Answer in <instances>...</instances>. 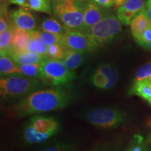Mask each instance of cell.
Returning <instances> with one entry per match:
<instances>
[{
    "instance_id": "f546056e",
    "label": "cell",
    "mask_w": 151,
    "mask_h": 151,
    "mask_svg": "<svg viewBox=\"0 0 151 151\" xmlns=\"http://www.w3.org/2000/svg\"><path fill=\"white\" fill-rule=\"evenodd\" d=\"M90 151H118V148L114 144L104 143L96 146Z\"/></svg>"
},
{
    "instance_id": "8d00e7d4",
    "label": "cell",
    "mask_w": 151,
    "mask_h": 151,
    "mask_svg": "<svg viewBox=\"0 0 151 151\" xmlns=\"http://www.w3.org/2000/svg\"><path fill=\"white\" fill-rule=\"evenodd\" d=\"M52 1H75V0H52Z\"/></svg>"
},
{
    "instance_id": "30bf717a",
    "label": "cell",
    "mask_w": 151,
    "mask_h": 151,
    "mask_svg": "<svg viewBox=\"0 0 151 151\" xmlns=\"http://www.w3.org/2000/svg\"><path fill=\"white\" fill-rule=\"evenodd\" d=\"M11 18L16 27L27 32L37 30V20L31 13L24 9L13 10L10 13Z\"/></svg>"
},
{
    "instance_id": "2e32d148",
    "label": "cell",
    "mask_w": 151,
    "mask_h": 151,
    "mask_svg": "<svg viewBox=\"0 0 151 151\" xmlns=\"http://www.w3.org/2000/svg\"><path fill=\"white\" fill-rule=\"evenodd\" d=\"M0 73L1 77L13 75L24 76L10 55H2L0 58Z\"/></svg>"
},
{
    "instance_id": "ac0fdd59",
    "label": "cell",
    "mask_w": 151,
    "mask_h": 151,
    "mask_svg": "<svg viewBox=\"0 0 151 151\" xmlns=\"http://www.w3.org/2000/svg\"><path fill=\"white\" fill-rule=\"evenodd\" d=\"M27 50L48 57V46L41 41L40 31L35 30L30 32V40L28 43Z\"/></svg>"
},
{
    "instance_id": "d4e9b609",
    "label": "cell",
    "mask_w": 151,
    "mask_h": 151,
    "mask_svg": "<svg viewBox=\"0 0 151 151\" xmlns=\"http://www.w3.org/2000/svg\"><path fill=\"white\" fill-rule=\"evenodd\" d=\"M22 74L25 76L41 79L40 63L39 64H25L18 65Z\"/></svg>"
},
{
    "instance_id": "8fae6325",
    "label": "cell",
    "mask_w": 151,
    "mask_h": 151,
    "mask_svg": "<svg viewBox=\"0 0 151 151\" xmlns=\"http://www.w3.org/2000/svg\"><path fill=\"white\" fill-rule=\"evenodd\" d=\"M104 9L93 1L86 4L84 10L86 30L90 29L99 22L109 14L108 11H106Z\"/></svg>"
},
{
    "instance_id": "5b68a950",
    "label": "cell",
    "mask_w": 151,
    "mask_h": 151,
    "mask_svg": "<svg viewBox=\"0 0 151 151\" xmlns=\"http://www.w3.org/2000/svg\"><path fill=\"white\" fill-rule=\"evenodd\" d=\"M52 11L66 29L71 31H86L84 10L86 4L81 0L56 1H52Z\"/></svg>"
},
{
    "instance_id": "ffe728a7",
    "label": "cell",
    "mask_w": 151,
    "mask_h": 151,
    "mask_svg": "<svg viewBox=\"0 0 151 151\" xmlns=\"http://www.w3.org/2000/svg\"><path fill=\"white\" fill-rule=\"evenodd\" d=\"M41 30L62 35L67 31L65 26L62 25L58 20L53 18L43 19L41 23Z\"/></svg>"
},
{
    "instance_id": "4fadbf2b",
    "label": "cell",
    "mask_w": 151,
    "mask_h": 151,
    "mask_svg": "<svg viewBox=\"0 0 151 151\" xmlns=\"http://www.w3.org/2000/svg\"><path fill=\"white\" fill-rule=\"evenodd\" d=\"M129 95H136L146 100L151 106V77L134 81L129 90Z\"/></svg>"
},
{
    "instance_id": "f1b7e54d",
    "label": "cell",
    "mask_w": 151,
    "mask_h": 151,
    "mask_svg": "<svg viewBox=\"0 0 151 151\" xmlns=\"http://www.w3.org/2000/svg\"><path fill=\"white\" fill-rule=\"evenodd\" d=\"M151 77V62L141 66L137 71L134 81H139Z\"/></svg>"
},
{
    "instance_id": "d6986e66",
    "label": "cell",
    "mask_w": 151,
    "mask_h": 151,
    "mask_svg": "<svg viewBox=\"0 0 151 151\" xmlns=\"http://www.w3.org/2000/svg\"><path fill=\"white\" fill-rule=\"evenodd\" d=\"M95 71L102 73L108 79L105 90L110 89L116 84L118 80V71L115 65L110 63L103 64L99 66Z\"/></svg>"
},
{
    "instance_id": "4dcf8cb0",
    "label": "cell",
    "mask_w": 151,
    "mask_h": 151,
    "mask_svg": "<svg viewBox=\"0 0 151 151\" xmlns=\"http://www.w3.org/2000/svg\"><path fill=\"white\" fill-rule=\"evenodd\" d=\"M91 1L105 9L110 8L114 4L113 0H91Z\"/></svg>"
},
{
    "instance_id": "cb8c5ba5",
    "label": "cell",
    "mask_w": 151,
    "mask_h": 151,
    "mask_svg": "<svg viewBox=\"0 0 151 151\" xmlns=\"http://www.w3.org/2000/svg\"><path fill=\"white\" fill-rule=\"evenodd\" d=\"M148 144L140 134H135L132 138L125 151H149Z\"/></svg>"
},
{
    "instance_id": "7c38bea8",
    "label": "cell",
    "mask_w": 151,
    "mask_h": 151,
    "mask_svg": "<svg viewBox=\"0 0 151 151\" xmlns=\"http://www.w3.org/2000/svg\"><path fill=\"white\" fill-rule=\"evenodd\" d=\"M130 25L132 35L134 40L137 41L151 25V21L147 16L146 9L133 18Z\"/></svg>"
},
{
    "instance_id": "8992f818",
    "label": "cell",
    "mask_w": 151,
    "mask_h": 151,
    "mask_svg": "<svg viewBox=\"0 0 151 151\" xmlns=\"http://www.w3.org/2000/svg\"><path fill=\"white\" fill-rule=\"evenodd\" d=\"M40 80L46 86H49L69 84L76 77L74 71L69 70L61 60L48 57L40 63Z\"/></svg>"
},
{
    "instance_id": "9c48e42d",
    "label": "cell",
    "mask_w": 151,
    "mask_h": 151,
    "mask_svg": "<svg viewBox=\"0 0 151 151\" xmlns=\"http://www.w3.org/2000/svg\"><path fill=\"white\" fill-rule=\"evenodd\" d=\"M146 0H125L118 8L117 17L124 24H130L133 18L146 9Z\"/></svg>"
},
{
    "instance_id": "1f68e13d",
    "label": "cell",
    "mask_w": 151,
    "mask_h": 151,
    "mask_svg": "<svg viewBox=\"0 0 151 151\" xmlns=\"http://www.w3.org/2000/svg\"><path fill=\"white\" fill-rule=\"evenodd\" d=\"M146 11L147 16L151 21V0H147L146 5Z\"/></svg>"
},
{
    "instance_id": "83f0119b",
    "label": "cell",
    "mask_w": 151,
    "mask_h": 151,
    "mask_svg": "<svg viewBox=\"0 0 151 151\" xmlns=\"http://www.w3.org/2000/svg\"><path fill=\"white\" fill-rule=\"evenodd\" d=\"M90 80H91L92 84L94 87L102 90L106 89V86L108 83V79L104 75L96 71L92 75Z\"/></svg>"
},
{
    "instance_id": "74e56055",
    "label": "cell",
    "mask_w": 151,
    "mask_h": 151,
    "mask_svg": "<svg viewBox=\"0 0 151 151\" xmlns=\"http://www.w3.org/2000/svg\"><path fill=\"white\" fill-rule=\"evenodd\" d=\"M150 151H151V150H150Z\"/></svg>"
},
{
    "instance_id": "5bb4252c",
    "label": "cell",
    "mask_w": 151,
    "mask_h": 151,
    "mask_svg": "<svg viewBox=\"0 0 151 151\" xmlns=\"http://www.w3.org/2000/svg\"><path fill=\"white\" fill-rule=\"evenodd\" d=\"M10 55L17 65H25V64H39L47 58L37 52L30 51H13Z\"/></svg>"
},
{
    "instance_id": "e575fe53",
    "label": "cell",
    "mask_w": 151,
    "mask_h": 151,
    "mask_svg": "<svg viewBox=\"0 0 151 151\" xmlns=\"http://www.w3.org/2000/svg\"><path fill=\"white\" fill-rule=\"evenodd\" d=\"M9 0H1V6H7Z\"/></svg>"
},
{
    "instance_id": "484cf974",
    "label": "cell",
    "mask_w": 151,
    "mask_h": 151,
    "mask_svg": "<svg viewBox=\"0 0 151 151\" xmlns=\"http://www.w3.org/2000/svg\"><path fill=\"white\" fill-rule=\"evenodd\" d=\"M62 37V35H57V34L50 33L40 30V38L41 41L47 46H52V45L57 44V43L61 44Z\"/></svg>"
},
{
    "instance_id": "4316f807",
    "label": "cell",
    "mask_w": 151,
    "mask_h": 151,
    "mask_svg": "<svg viewBox=\"0 0 151 151\" xmlns=\"http://www.w3.org/2000/svg\"><path fill=\"white\" fill-rule=\"evenodd\" d=\"M66 49L60 43L48 46V57L55 60H62L65 53Z\"/></svg>"
},
{
    "instance_id": "d6a6232c",
    "label": "cell",
    "mask_w": 151,
    "mask_h": 151,
    "mask_svg": "<svg viewBox=\"0 0 151 151\" xmlns=\"http://www.w3.org/2000/svg\"><path fill=\"white\" fill-rule=\"evenodd\" d=\"M27 1L28 0H9V2L18 6H24L25 5V4L27 2Z\"/></svg>"
},
{
    "instance_id": "3957f363",
    "label": "cell",
    "mask_w": 151,
    "mask_h": 151,
    "mask_svg": "<svg viewBox=\"0 0 151 151\" xmlns=\"http://www.w3.org/2000/svg\"><path fill=\"white\" fill-rule=\"evenodd\" d=\"M59 130L60 123L55 118L37 114L26 122L22 139L25 144H38L48 141Z\"/></svg>"
},
{
    "instance_id": "603a6c76",
    "label": "cell",
    "mask_w": 151,
    "mask_h": 151,
    "mask_svg": "<svg viewBox=\"0 0 151 151\" xmlns=\"http://www.w3.org/2000/svg\"><path fill=\"white\" fill-rule=\"evenodd\" d=\"M37 151H78V146L71 141H59Z\"/></svg>"
},
{
    "instance_id": "7a4b0ae2",
    "label": "cell",
    "mask_w": 151,
    "mask_h": 151,
    "mask_svg": "<svg viewBox=\"0 0 151 151\" xmlns=\"http://www.w3.org/2000/svg\"><path fill=\"white\" fill-rule=\"evenodd\" d=\"M122 22L111 13L84 32L90 39V52L103 48L120 39L122 34Z\"/></svg>"
},
{
    "instance_id": "277c9868",
    "label": "cell",
    "mask_w": 151,
    "mask_h": 151,
    "mask_svg": "<svg viewBox=\"0 0 151 151\" xmlns=\"http://www.w3.org/2000/svg\"><path fill=\"white\" fill-rule=\"evenodd\" d=\"M45 86L38 78L25 76H9L1 78L0 93L1 98L6 100L22 99L44 88Z\"/></svg>"
},
{
    "instance_id": "44dd1931",
    "label": "cell",
    "mask_w": 151,
    "mask_h": 151,
    "mask_svg": "<svg viewBox=\"0 0 151 151\" xmlns=\"http://www.w3.org/2000/svg\"><path fill=\"white\" fill-rule=\"evenodd\" d=\"M16 26L14 25L8 29L3 32L0 35V53L2 55H10L13 50L12 37L14 29Z\"/></svg>"
},
{
    "instance_id": "7402d4cb",
    "label": "cell",
    "mask_w": 151,
    "mask_h": 151,
    "mask_svg": "<svg viewBox=\"0 0 151 151\" xmlns=\"http://www.w3.org/2000/svg\"><path fill=\"white\" fill-rule=\"evenodd\" d=\"M24 6L32 11L52 14L51 4L50 0H28Z\"/></svg>"
},
{
    "instance_id": "ba28073f",
    "label": "cell",
    "mask_w": 151,
    "mask_h": 151,
    "mask_svg": "<svg viewBox=\"0 0 151 151\" xmlns=\"http://www.w3.org/2000/svg\"><path fill=\"white\" fill-rule=\"evenodd\" d=\"M61 44L66 49L81 52H90V43L88 36L84 32L67 30L62 35Z\"/></svg>"
},
{
    "instance_id": "52a82bcc",
    "label": "cell",
    "mask_w": 151,
    "mask_h": 151,
    "mask_svg": "<svg viewBox=\"0 0 151 151\" xmlns=\"http://www.w3.org/2000/svg\"><path fill=\"white\" fill-rule=\"evenodd\" d=\"M84 118L89 123L102 129H115L127 120L123 111L117 108L98 107L86 111Z\"/></svg>"
},
{
    "instance_id": "e0dca14e",
    "label": "cell",
    "mask_w": 151,
    "mask_h": 151,
    "mask_svg": "<svg viewBox=\"0 0 151 151\" xmlns=\"http://www.w3.org/2000/svg\"><path fill=\"white\" fill-rule=\"evenodd\" d=\"M84 60V52L67 49L64 55L63 59L61 60L69 70L74 71L83 63Z\"/></svg>"
},
{
    "instance_id": "d590c367",
    "label": "cell",
    "mask_w": 151,
    "mask_h": 151,
    "mask_svg": "<svg viewBox=\"0 0 151 151\" xmlns=\"http://www.w3.org/2000/svg\"><path fill=\"white\" fill-rule=\"evenodd\" d=\"M150 133L148 134V137H147V139H146V142L148 143H151V122H150Z\"/></svg>"
},
{
    "instance_id": "836d02e7",
    "label": "cell",
    "mask_w": 151,
    "mask_h": 151,
    "mask_svg": "<svg viewBox=\"0 0 151 151\" xmlns=\"http://www.w3.org/2000/svg\"><path fill=\"white\" fill-rule=\"evenodd\" d=\"M124 1H125V0H113V3H114L115 6L116 8H119L120 6H121L124 3Z\"/></svg>"
},
{
    "instance_id": "9a60e30c",
    "label": "cell",
    "mask_w": 151,
    "mask_h": 151,
    "mask_svg": "<svg viewBox=\"0 0 151 151\" xmlns=\"http://www.w3.org/2000/svg\"><path fill=\"white\" fill-rule=\"evenodd\" d=\"M30 40V32L15 27L12 37L13 51H26Z\"/></svg>"
},
{
    "instance_id": "6da1fadb",
    "label": "cell",
    "mask_w": 151,
    "mask_h": 151,
    "mask_svg": "<svg viewBox=\"0 0 151 151\" xmlns=\"http://www.w3.org/2000/svg\"><path fill=\"white\" fill-rule=\"evenodd\" d=\"M74 92L71 85L50 86L22 98L11 108L17 118L48 113L65 108L73 101Z\"/></svg>"
}]
</instances>
